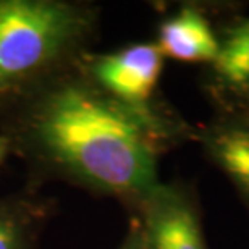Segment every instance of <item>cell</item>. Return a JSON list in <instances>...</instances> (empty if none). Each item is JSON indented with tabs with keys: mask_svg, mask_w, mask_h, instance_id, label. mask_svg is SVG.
Segmentation results:
<instances>
[{
	"mask_svg": "<svg viewBox=\"0 0 249 249\" xmlns=\"http://www.w3.org/2000/svg\"><path fill=\"white\" fill-rule=\"evenodd\" d=\"M57 199L26 186L0 196V249H42V235L57 213Z\"/></svg>",
	"mask_w": 249,
	"mask_h": 249,
	"instance_id": "52a82bcc",
	"label": "cell"
},
{
	"mask_svg": "<svg viewBox=\"0 0 249 249\" xmlns=\"http://www.w3.org/2000/svg\"><path fill=\"white\" fill-rule=\"evenodd\" d=\"M99 26L86 0H0V117L76 68Z\"/></svg>",
	"mask_w": 249,
	"mask_h": 249,
	"instance_id": "7a4b0ae2",
	"label": "cell"
},
{
	"mask_svg": "<svg viewBox=\"0 0 249 249\" xmlns=\"http://www.w3.org/2000/svg\"><path fill=\"white\" fill-rule=\"evenodd\" d=\"M222 115H227V117H231V118H236L243 123L249 124V94L246 97L240 99V101L233 102L231 106H228L225 108H222Z\"/></svg>",
	"mask_w": 249,
	"mask_h": 249,
	"instance_id": "30bf717a",
	"label": "cell"
},
{
	"mask_svg": "<svg viewBox=\"0 0 249 249\" xmlns=\"http://www.w3.org/2000/svg\"><path fill=\"white\" fill-rule=\"evenodd\" d=\"M165 57L156 42H133L112 52H89L79 68L102 91L136 108L162 104L157 88Z\"/></svg>",
	"mask_w": 249,
	"mask_h": 249,
	"instance_id": "3957f363",
	"label": "cell"
},
{
	"mask_svg": "<svg viewBox=\"0 0 249 249\" xmlns=\"http://www.w3.org/2000/svg\"><path fill=\"white\" fill-rule=\"evenodd\" d=\"M131 213L144 249H209L196 193L183 181H159Z\"/></svg>",
	"mask_w": 249,
	"mask_h": 249,
	"instance_id": "277c9868",
	"label": "cell"
},
{
	"mask_svg": "<svg viewBox=\"0 0 249 249\" xmlns=\"http://www.w3.org/2000/svg\"><path fill=\"white\" fill-rule=\"evenodd\" d=\"M218 33V55L207 67L206 88L222 108L249 94V17L235 18Z\"/></svg>",
	"mask_w": 249,
	"mask_h": 249,
	"instance_id": "8992f818",
	"label": "cell"
},
{
	"mask_svg": "<svg viewBox=\"0 0 249 249\" xmlns=\"http://www.w3.org/2000/svg\"><path fill=\"white\" fill-rule=\"evenodd\" d=\"M157 47L162 55L181 63L212 65L218 55V33L197 5H183L157 26Z\"/></svg>",
	"mask_w": 249,
	"mask_h": 249,
	"instance_id": "5b68a950",
	"label": "cell"
},
{
	"mask_svg": "<svg viewBox=\"0 0 249 249\" xmlns=\"http://www.w3.org/2000/svg\"><path fill=\"white\" fill-rule=\"evenodd\" d=\"M206 156L249 201V124L222 115L194 133Z\"/></svg>",
	"mask_w": 249,
	"mask_h": 249,
	"instance_id": "ba28073f",
	"label": "cell"
},
{
	"mask_svg": "<svg viewBox=\"0 0 249 249\" xmlns=\"http://www.w3.org/2000/svg\"><path fill=\"white\" fill-rule=\"evenodd\" d=\"M118 249H144L141 230H139V223L134 217H131V220H129L128 231L123 238L122 245L118 246Z\"/></svg>",
	"mask_w": 249,
	"mask_h": 249,
	"instance_id": "9c48e42d",
	"label": "cell"
},
{
	"mask_svg": "<svg viewBox=\"0 0 249 249\" xmlns=\"http://www.w3.org/2000/svg\"><path fill=\"white\" fill-rule=\"evenodd\" d=\"M10 154H12V147H10L8 139L0 133V165L5 162V159H7Z\"/></svg>",
	"mask_w": 249,
	"mask_h": 249,
	"instance_id": "8fae6325",
	"label": "cell"
},
{
	"mask_svg": "<svg viewBox=\"0 0 249 249\" xmlns=\"http://www.w3.org/2000/svg\"><path fill=\"white\" fill-rule=\"evenodd\" d=\"M0 133L26 163V186L65 181L131 212L160 181V157L196 131L163 102L117 101L78 65L3 113Z\"/></svg>",
	"mask_w": 249,
	"mask_h": 249,
	"instance_id": "6da1fadb",
	"label": "cell"
}]
</instances>
